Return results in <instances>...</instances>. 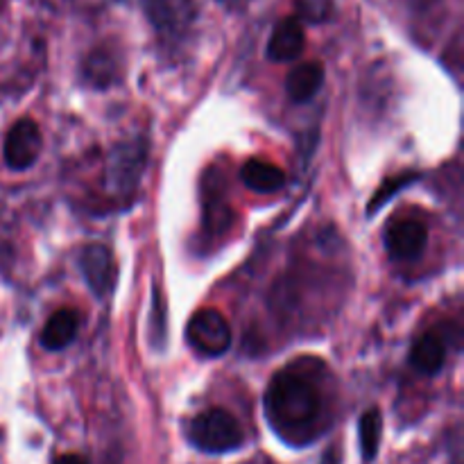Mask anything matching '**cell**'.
Here are the masks:
<instances>
[{
  "label": "cell",
  "instance_id": "1",
  "mask_svg": "<svg viewBox=\"0 0 464 464\" xmlns=\"http://www.w3.org/2000/svg\"><path fill=\"white\" fill-rule=\"evenodd\" d=\"M266 417L284 442L302 447L320 433L322 394L315 381L299 370H281L266 392Z\"/></svg>",
  "mask_w": 464,
  "mask_h": 464
},
{
  "label": "cell",
  "instance_id": "6",
  "mask_svg": "<svg viewBox=\"0 0 464 464\" xmlns=\"http://www.w3.org/2000/svg\"><path fill=\"white\" fill-rule=\"evenodd\" d=\"M80 270L95 297H109L116 288L118 266L113 254L104 245H86L80 252Z\"/></svg>",
  "mask_w": 464,
  "mask_h": 464
},
{
  "label": "cell",
  "instance_id": "8",
  "mask_svg": "<svg viewBox=\"0 0 464 464\" xmlns=\"http://www.w3.org/2000/svg\"><path fill=\"white\" fill-rule=\"evenodd\" d=\"M150 23L163 36H181L195 21L193 0H148Z\"/></svg>",
  "mask_w": 464,
  "mask_h": 464
},
{
  "label": "cell",
  "instance_id": "5",
  "mask_svg": "<svg viewBox=\"0 0 464 464\" xmlns=\"http://www.w3.org/2000/svg\"><path fill=\"white\" fill-rule=\"evenodd\" d=\"M41 148H44V139H41L39 125L32 118H21V121L14 122L12 130L5 136V163L16 172L27 170L39 159Z\"/></svg>",
  "mask_w": 464,
  "mask_h": 464
},
{
  "label": "cell",
  "instance_id": "9",
  "mask_svg": "<svg viewBox=\"0 0 464 464\" xmlns=\"http://www.w3.org/2000/svg\"><path fill=\"white\" fill-rule=\"evenodd\" d=\"M306 36L304 27L297 18H284L272 30L270 41H267V57L276 63H285L297 59L304 53Z\"/></svg>",
  "mask_w": 464,
  "mask_h": 464
},
{
  "label": "cell",
  "instance_id": "12",
  "mask_svg": "<svg viewBox=\"0 0 464 464\" xmlns=\"http://www.w3.org/2000/svg\"><path fill=\"white\" fill-rule=\"evenodd\" d=\"M324 82V68L317 62H304L285 77V93L293 102H308Z\"/></svg>",
  "mask_w": 464,
  "mask_h": 464
},
{
  "label": "cell",
  "instance_id": "17",
  "mask_svg": "<svg viewBox=\"0 0 464 464\" xmlns=\"http://www.w3.org/2000/svg\"><path fill=\"white\" fill-rule=\"evenodd\" d=\"M54 464H89L84 460L82 456H77V453H66V456H59Z\"/></svg>",
  "mask_w": 464,
  "mask_h": 464
},
{
  "label": "cell",
  "instance_id": "7",
  "mask_svg": "<svg viewBox=\"0 0 464 464\" xmlns=\"http://www.w3.org/2000/svg\"><path fill=\"white\" fill-rule=\"evenodd\" d=\"M426 240H429L426 225L420 220H412V218H403V220L392 222V225H388V229L383 234L385 249L397 261H412V258L421 256V252L426 247Z\"/></svg>",
  "mask_w": 464,
  "mask_h": 464
},
{
  "label": "cell",
  "instance_id": "13",
  "mask_svg": "<svg viewBox=\"0 0 464 464\" xmlns=\"http://www.w3.org/2000/svg\"><path fill=\"white\" fill-rule=\"evenodd\" d=\"M444 361H447V347H444V340L440 338L435 331L424 334L415 344H412L411 362L420 374H438L444 367Z\"/></svg>",
  "mask_w": 464,
  "mask_h": 464
},
{
  "label": "cell",
  "instance_id": "2",
  "mask_svg": "<svg viewBox=\"0 0 464 464\" xmlns=\"http://www.w3.org/2000/svg\"><path fill=\"white\" fill-rule=\"evenodd\" d=\"M188 440L198 451L220 456L238 451L245 442V433L238 420L225 408H208L190 421Z\"/></svg>",
  "mask_w": 464,
  "mask_h": 464
},
{
  "label": "cell",
  "instance_id": "4",
  "mask_svg": "<svg viewBox=\"0 0 464 464\" xmlns=\"http://www.w3.org/2000/svg\"><path fill=\"white\" fill-rule=\"evenodd\" d=\"M190 347L202 356H222L231 347V326L216 308H199L186 326Z\"/></svg>",
  "mask_w": 464,
  "mask_h": 464
},
{
  "label": "cell",
  "instance_id": "15",
  "mask_svg": "<svg viewBox=\"0 0 464 464\" xmlns=\"http://www.w3.org/2000/svg\"><path fill=\"white\" fill-rule=\"evenodd\" d=\"M297 5V14L302 21L313 23H324L334 14V0H295Z\"/></svg>",
  "mask_w": 464,
  "mask_h": 464
},
{
  "label": "cell",
  "instance_id": "18",
  "mask_svg": "<svg viewBox=\"0 0 464 464\" xmlns=\"http://www.w3.org/2000/svg\"><path fill=\"white\" fill-rule=\"evenodd\" d=\"M222 5H225V7H243L245 3H247V0H220Z\"/></svg>",
  "mask_w": 464,
  "mask_h": 464
},
{
  "label": "cell",
  "instance_id": "3",
  "mask_svg": "<svg viewBox=\"0 0 464 464\" xmlns=\"http://www.w3.org/2000/svg\"><path fill=\"white\" fill-rule=\"evenodd\" d=\"M148 163V145L145 140L134 139L116 145L107 159V188L113 193L130 195L139 186L140 175Z\"/></svg>",
  "mask_w": 464,
  "mask_h": 464
},
{
  "label": "cell",
  "instance_id": "16",
  "mask_svg": "<svg viewBox=\"0 0 464 464\" xmlns=\"http://www.w3.org/2000/svg\"><path fill=\"white\" fill-rule=\"evenodd\" d=\"M412 179H415V177H412V175H406V177H401V179L388 181V184H385L383 188H381L379 193H376V198L372 199V204H370V211H374V208H379L381 204L385 202V199L394 198V193H397V190L401 188V186H406L408 181H412Z\"/></svg>",
  "mask_w": 464,
  "mask_h": 464
},
{
  "label": "cell",
  "instance_id": "11",
  "mask_svg": "<svg viewBox=\"0 0 464 464\" xmlns=\"http://www.w3.org/2000/svg\"><path fill=\"white\" fill-rule=\"evenodd\" d=\"M240 179L254 193H276L285 186V172L266 159H249L240 170Z\"/></svg>",
  "mask_w": 464,
  "mask_h": 464
},
{
  "label": "cell",
  "instance_id": "14",
  "mask_svg": "<svg viewBox=\"0 0 464 464\" xmlns=\"http://www.w3.org/2000/svg\"><path fill=\"white\" fill-rule=\"evenodd\" d=\"M358 438H361L362 460L372 462L376 456H379L381 438H383V417H381L379 408H370V411L361 417V424H358Z\"/></svg>",
  "mask_w": 464,
  "mask_h": 464
},
{
  "label": "cell",
  "instance_id": "10",
  "mask_svg": "<svg viewBox=\"0 0 464 464\" xmlns=\"http://www.w3.org/2000/svg\"><path fill=\"white\" fill-rule=\"evenodd\" d=\"M80 329V315L72 308H59L48 317L44 331H41V344L48 352H59L75 340Z\"/></svg>",
  "mask_w": 464,
  "mask_h": 464
}]
</instances>
